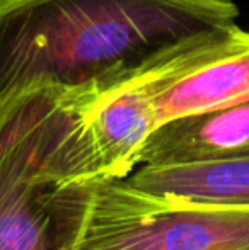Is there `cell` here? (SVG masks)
I'll return each mask as SVG.
<instances>
[{
	"label": "cell",
	"mask_w": 249,
	"mask_h": 250,
	"mask_svg": "<svg viewBox=\"0 0 249 250\" xmlns=\"http://www.w3.org/2000/svg\"><path fill=\"white\" fill-rule=\"evenodd\" d=\"M237 16L234 0H0V99L142 68Z\"/></svg>",
	"instance_id": "6da1fadb"
},
{
	"label": "cell",
	"mask_w": 249,
	"mask_h": 250,
	"mask_svg": "<svg viewBox=\"0 0 249 250\" xmlns=\"http://www.w3.org/2000/svg\"><path fill=\"white\" fill-rule=\"evenodd\" d=\"M57 250H249V208L183 206L108 179L48 191Z\"/></svg>",
	"instance_id": "7a4b0ae2"
},
{
	"label": "cell",
	"mask_w": 249,
	"mask_h": 250,
	"mask_svg": "<svg viewBox=\"0 0 249 250\" xmlns=\"http://www.w3.org/2000/svg\"><path fill=\"white\" fill-rule=\"evenodd\" d=\"M63 85L0 99V250H57L43 172L62 121Z\"/></svg>",
	"instance_id": "3957f363"
},
{
	"label": "cell",
	"mask_w": 249,
	"mask_h": 250,
	"mask_svg": "<svg viewBox=\"0 0 249 250\" xmlns=\"http://www.w3.org/2000/svg\"><path fill=\"white\" fill-rule=\"evenodd\" d=\"M249 153V101L162 121L149 135L138 165L184 164Z\"/></svg>",
	"instance_id": "277c9868"
},
{
	"label": "cell",
	"mask_w": 249,
	"mask_h": 250,
	"mask_svg": "<svg viewBox=\"0 0 249 250\" xmlns=\"http://www.w3.org/2000/svg\"><path fill=\"white\" fill-rule=\"evenodd\" d=\"M125 179L173 204L249 208V153L205 162L143 164Z\"/></svg>",
	"instance_id": "5b68a950"
}]
</instances>
